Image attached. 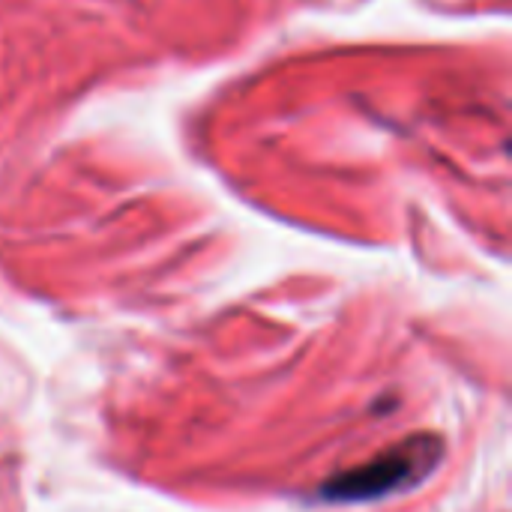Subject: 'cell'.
Masks as SVG:
<instances>
[{"label":"cell","instance_id":"1","mask_svg":"<svg viewBox=\"0 0 512 512\" xmlns=\"http://www.w3.org/2000/svg\"><path fill=\"white\" fill-rule=\"evenodd\" d=\"M441 447L435 438H411L396 450H387L372 465L342 474L324 486V495L333 501H375L381 495L417 486L438 462Z\"/></svg>","mask_w":512,"mask_h":512}]
</instances>
